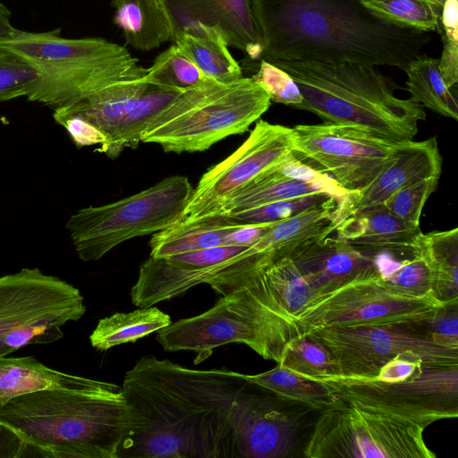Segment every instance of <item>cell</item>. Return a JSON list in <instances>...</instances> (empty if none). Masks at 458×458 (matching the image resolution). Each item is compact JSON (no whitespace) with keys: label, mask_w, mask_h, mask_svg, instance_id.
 <instances>
[{"label":"cell","mask_w":458,"mask_h":458,"mask_svg":"<svg viewBox=\"0 0 458 458\" xmlns=\"http://www.w3.org/2000/svg\"><path fill=\"white\" fill-rule=\"evenodd\" d=\"M171 26V39L199 24L217 27L229 47L261 60L263 41L251 0H159Z\"/></svg>","instance_id":"obj_15"},{"label":"cell","mask_w":458,"mask_h":458,"mask_svg":"<svg viewBox=\"0 0 458 458\" xmlns=\"http://www.w3.org/2000/svg\"><path fill=\"white\" fill-rule=\"evenodd\" d=\"M458 302L440 308L434 316L422 322L438 343L458 347Z\"/></svg>","instance_id":"obj_39"},{"label":"cell","mask_w":458,"mask_h":458,"mask_svg":"<svg viewBox=\"0 0 458 458\" xmlns=\"http://www.w3.org/2000/svg\"><path fill=\"white\" fill-rule=\"evenodd\" d=\"M278 363L310 379L338 375L337 367L330 353L307 335L292 339L284 347Z\"/></svg>","instance_id":"obj_32"},{"label":"cell","mask_w":458,"mask_h":458,"mask_svg":"<svg viewBox=\"0 0 458 458\" xmlns=\"http://www.w3.org/2000/svg\"><path fill=\"white\" fill-rule=\"evenodd\" d=\"M60 29H16L0 48L30 60L41 78L27 98L53 109L74 104L121 81L141 78L146 68L123 46L101 38H65Z\"/></svg>","instance_id":"obj_4"},{"label":"cell","mask_w":458,"mask_h":458,"mask_svg":"<svg viewBox=\"0 0 458 458\" xmlns=\"http://www.w3.org/2000/svg\"><path fill=\"white\" fill-rule=\"evenodd\" d=\"M433 1L435 4H437V5H439L440 7L443 6V4L445 2V0H431Z\"/></svg>","instance_id":"obj_44"},{"label":"cell","mask_w":458,"mask_h":458,"mask_svg":"<svg viewBox=\"0 0 458 458\" xmlns=\"http://www.w3.org/2000/svg\"><path fill=\"white\" fill-rule=\"evenodd\" d=\"M293 153V128L259 120L233 153L203 174L178 222L218 215L241 189Z\"/></svg>","instance_id":"obj_14"},{"label":"cell","mask_w":458,"mask_h":458,"mask_svg":"<svg viewBox=\"0 0 458 458\" xmlns=\"http://www.w3.org/2000/svg\"><path fill=\"white\" fill-rule=\"evenodd\" d=\"M296 82L302 102L324 123L353 127L392 141L412 140L425 121L421 106L394 93L393 82L377 66L351 62L278 60L270 62Z\"/></svg>","instance_id":"obj_3"},{"label":"cell","mask_w":458,"mask_h":458,"mask_svg":"<svg viewBox=\"0 0 458 458\" xmlns=\"http://www.w3.org/2000/svg\"><path fill=\"white\" fill-rule=\"evenodd\" d=\"M303 335L327 349L337 367L336 376L372 377L405 353L417 354L430 364H458V347L436 341L423 323L318 327Z\"/></svg>","instance_id":"obj_12"},{"label":"cell","mask_w":458,"mask_h":458,"mask_svg":"<svg viewBox=\"0 0 458 458\" xmlns=\"http://www.w3.org/2000/svg\"><path fill=\"white\" fill-rule=\"evenodd\" d=\"M12 352H13L9 348L0 344V357L6 356Z\"/></svg>","instance_id":"obj_43"},{"label":"cell","mask_w":458,"mask_h":458,"mask_svg":"<svg viewBox=\"0 0 458 458\" xmlns=\"http://www.w3.org/2000/svg\"><path fill=\"white\" fill-rule=\"evenodd\" d=\"M369 251L379 276L393 290L413 296L433 293L431 270L416 244L411 249Z\"/></svg>","instance_id":"obj_26"},{"label":"cell","mask_w":458,"mask_h":458,"mask_svg":"<svg viewBox=\"0 0 458 458\" xmlns=\"http://www.w3.org/2000/svg\"><path fill=\"white\" fill-rule=\"evenodd\" d=\"M28 444L6 424L0 422V458H23Z\"/></svg>","instance_id":"obj_41"},{"label":"cell","mask_w":458,"mask_h":458,"mask_svg":"<svg viewBox=\"0 0 458 458\" xmlns=\"http://www.w3.org/2000/svg\"><path fill=\"white\" fill-rule=\"evenodd\" d=\"M263 41L261 60H314L404 71L431 41L429 32L389 22L361 0H251Z\"/></svg>","instance_id":"obj_1"},{"label":"cell","mask_w":458,"mask_h":458,"mask_svg":"<svg viewBox=\"0 0 458 458\" xmlns=\"http://www.w3.org/2000/svg\"><path fill=\"white\" fill-rule=\"evenodd\" d=\"M173 41L208 78L230 84L242 78V70L233 57L222 31L216 26L199 24L178 34Z\"/></svg>","instance_id":"obj_22"},{"label":"cell","mask_w":458,"mask_h":458,"mask_svg":"<svg viewBox=\"0 0 458 458\" xmlns=\"http://www.w3.org/2000/svg\"><path fill=\"white\" fill-rule=\"evenodd\" d=\"M291 259L310 286L312 295L377 269L369 250L354 247L335 230L309 242Z\"/></svg>","instance_id":"obj_16"},{"label":"cell","mask_w":458,"mask_h":458,"mask_svg":"<svg viewBox=\"0 0 458 458\" xmlns=\"http://www.w3.org/2000/svg\"><path fill=\"white\" fill-rule=\"evenodd\" d=\"M172 323L168 314L150 306L127 313H114L100 319L89 335L95 349H108L127 343H134Z\"/></svg>","instance_id":"obj_28"},{"label":"cell","mask_w":458,"mask_h":458,"mask_svg":"<svg viewBox=\"0 0 458 458\" xmlns=\"http://www.w3.org/2000/svg\"><path fill=\"white\" fill-rule=\"evenodd\" d=\"M244 377L284 401L317 410L330 407L339 399L325 384L304 377L279 363L268 371Z\"/></svg>","instance_id":"obj_29"},{"label":"cell","mask_w":458,"mask_h":458,"mask_svg":"<svg viewBox=\"0 0 458 458\" xmlns=\"http://www.w3.org/2000/svg\"><path fill=\"white\" fill-rule=\"evenodd\" d=\"M250 78L268 94L271 102L295 109L302 102L301 93L291 75L268 61L260 60Z\"/></svg>","instance_id":"obj_37"},{"label":"cell","mask_w":458,"mask_h":458,"mask_svg":"<svg viewBox=\"0 0 458 458\" xmlns=\"http://www.w3.org/2000/svg\"><path fill=\"white\" fill-rule=\"evenodd\" d=\"M438 32L443 49L438 58L441 75L448 88L458 84V0H445L439 19Z\"/></svg>","instance_id":"obj_36"},{"label":"cell","mask_w":458,"mask_h":458,"mask_svg":"<svg viewBox=\"0 0 458 458\" xmlns=\"http://www.w3.org/2000/svg\"><path fill=\"white\" fill-rule=\"evenodd\" d=\"M97 382V379L53 369L32 357H0V407L23 394L55 389H85Z\"/></svg>","instance_id":"obj_19"},{"label":"cell","mask_w":458,"mask_h":458,"mask_svg":"<svg viewBox=\"0 0 458 458\" xmlns=\"http://www.w3.org/2000/svg\"><path fill=\"white\" fill-rule=\"evenodd\" d=\"M114 23L125 45L141 51L155 49L171 39V26L159 0H111Z\"/></svg>","instance_id":"obj_24"},{"label":"cell","mask_w":458,"mask_h":458,"mask_svg":"<svg viewBox=\"0 0 458 458\" xmlns=\"http://www.w3.org/2000/svg\"><path fill=\"white\" fill-rule=\"evenodd\" d=\"M425 428L349 401L322 410L307 441V458H434Z\"/></svg>","instance_id":"obj_8"},{"label":"cell","mask_w":458,"mask_h":458,"mask_svg":"<svg viewBox=\"0 0 458 458\" xmlns=\"http://www.w3.org/2000/svg\"><path fill=\"white\" fill-rule=\"evenodd\" d=\"M293 131L294 155L349 193L374 180L404 142L344 125L299 124Z\"/></svg>","instance_id":"obj_13"},{"label":"cell","mask_w":458,"mask_h":458,"mask_svg":"<svg viewBox=\"0 0 458 458\" xmlns=\"http://www.w3.org/2000/svg\"><path fill=\"white\" fill-rule=\"evenodd\" d=\"M361 3L391 23L427 32L439 30L442 7L431 0H361Z\"/></svg>","instance_id":"obj_31"},{"label":"cell","mask_w":458,"mask_h":458,"mask_svg":"<svg viewBox=\"0 0 458 458\" xmlns=\"http://www.w3.org/2000/svg\"><path fill=\"white\" fill-rule=\"evenodd\" d=\"M439 176L413 181L392 193L383 203L390 212L413 227H420L423 208L437 190Z\"/></svg>","instance_id":"obj_35"},{"label":"cell","mask_w":458,"mask_h":458,"mask_svg":"<svg viewBox=\"0 0 458 458\" xmlns=\"http://www.w3.org/2000/svg\"><path fill=\"white\" fill-rule=\"evenodd\" d=\"M143 79L182 91L215 81L207 77L175 44L156 57L151 66L146 69Z\"/></svg>","instance_id":"obj_30"},{"label":"cell","mask_w":458,"mask_h":458,"mask_svg":"<svg viewBox=\"0 0 458 458\" xmlns=\"http://www.w3.org/2000/svg\"><path fill=\"white\" fill-rule=\"evenodd\" d=\"M416 248L431 270L435 296L445 304L458 302V228L420 232Z\"/></svg>","instance_id":"obj_25"},{"label":"cell","mask_w":458,"mask_h":458,"mask_svg":"<svg viewBox=\"0 0 458 458\" xmlns=\"http://www.w3.org/2000/svg\"><path fill=\"white\" fill-rule=\"evenodd\" d=\"M0 422L28 444L25 457L117 458L131 424L122 386L23 394L0 407Z\"/></svg>","instance_id":"obj_2"},{"label":"cell","mask_w":458,"mask_h":458,"mask_svg":"<svg viewBox=\"0 0 458 458\" xmlns=\"http://www.w3.org/2000/svg\"><path fill=\"white\" fill-rule=\"evenodd\" d=\"M144 80V79H143ZM183 91L148 82L131 98L117 123L110 143L100 152L117 157L126 148H135L152 122Z\"/></svg>","instance_id":"obj_20"},{"label":"cell","mask_w":458,"mask_h":458,"mask_svg":"<svg viewBox=\"0 0 458 458\" xmlns=\"http://www.w3.org/2000/svg\"><path fill=\"white\" fill-rule=\"evenodd\" d=\"M314 193H327L338 198L351 194L337 182L322 183L296 179L283 174L274 165L235 193L218 215Z\"/></svg>","instance_id":"obj_21"},{"label":"cell","mask_w":458,"mask_h":458,"mask_svg":"<svg viewBox=\"0 0 458 458\" xmlns=\"http://www.w3.org/2000/svg\"><path fill=\"white\" fill-rule=\"evenodd\" d=\"M441 171L442 157L436 137L404 141L374 180L344 199L339 219L355 210L382 204L395 191L413 181L428 176L440 177Z\"/></svg>","instance_id":"obj_17"},{"label":"cell","mask_w":458,"mask_h":458,"mask_svg":"<svg viewBox=\"0 0 458 458\" xmlns=\"http://www.w3.org/2000/svg\"><path fill=\"white\" fill-rule=\"evenodd\" d=\"M11 16V11L0 1V40L12 37L16 30L10 22Z\"/></svg>","instance_id":"obj_42"},{"label":"cell","mask_w":458,"mask_h":458,"mask_svg":"<svg viewBox=\"0 0 458 458\" xmlns=\"http://www.w3.org/2000/svg\"><path fill=\"white\" fill-rule=\"evenodd\" d=\"M192 190L188 177L171 175L115 202L78 210L65 225L78 257L97 261L123 242L174 225Z\"/></svg>","instance_id":"obj_7"},{"label":"cell","mask_w":458,"mask_h":458,"mask_svg":"<svg viewBox=\"0 0 458 458\" xmlns=\"http://www.w3.org/2000/svg\"><path fill=\"white\" fill-rule=\"evenodd\" d=\"M271 105L268 94L251 78L212 81L184 90L143 132L140 141L165 152H199L231 135L242 134Z\"/></svg>","instance_id":"obj_5"},{"label":"cell","mask_w":458,"mask_h":458,"mask_svg":"<svg viewBox=\"0 0 458 458\" xmlns=\"http://www.w3.org/2000/svg\"><path fill=\"white\" fill-rule=\"evenodd\" d=\"M55 121L63 126L79 148L96 144L103 145L106 136L87 120L65 112L61 107L54 109Z\"/></svg>","instance_id":"obj_38"},{"label":"cell","mask_w":458,"mask_h":458,"mask_svg":"<svg viewBox=\"0 0 458 458\" xmlns=\"http://www.w3.org/2000/svg\"><path fill=\"white\" fill-rule=\"evenodd\" d=\"M240 225L225 215L177 222L152 235L148 243L149 256L166 258L224 245L225 237Z\"/></svg>","instance_id":"obj_23"},{"label":"cell","mask_w":458,"mask_h":458,"mask_svg":"<svg viewBox=\"0 0 458 458\" xmlns=\"http://www.w3.org/2000/svg\"><path fill=\"white\" fill-rule=\"evenodd\" d=\"M40 78V71L30 60L0 48V101L27 97Z\"/></svg>","instance_id":"obj_34"},{"label":"cell","mask_w":458,"mask_h":458,"mask_svg":"<svg viewBox=\"0 0 458 458\" xmlns=\"http://www.w3.org/2000/svg\"><path fill=\"white\" fill-rule=\"evenodd\" d=\"M411 99L445 117L458 119L457 89L448 88L438 67V58L420 55L404 69Z\"/></svg>","instance_id":"obj_27"},{"label":"cell","mask_w":458,"mask_h":458,"mask_svg":"<svg viewBox=\"0 0 458 458\" xmlns=\"http://www.w3.org/2000/svg\"><path fill=\"white\" fill-rule=\"evenodd\" d=\"M332 197L335 196L327 193H314L223 215L241 225L274 224L296 216L306 210L317 208L326 203Z\"/></svg>","instance_id":"obj_33"},{"label":"cell","mask_w":458,"mask_h":458,"mask_svg":"<svg viewBox=\"0 0 458 458\" xmlns=\"http://www.w3.org/2000/svg\"><path fill=\"white\" fill-rule=\"evenodd\" d=\"M338 398L411 421L424 428L458 416V364L424 365L413 375L394 381L374 377L325 376Z\"/></svg>","instance_id":"obj_11"},{"label":"cell","mask_w":458,"mask_h":458,"mask_svg":"<svg viewBox=\"0 0 458 458\" xmlns=\"http://www.w3.org/2000/svg\"><path fill=\"white\" fill-rule=\"evenodd\" d=\"M86 310L78 288L38 268L0 276V344L13 352L52 344L64 336L62 327Z\"/></svg>","instance_id":"obj_9"},{"label":"cell","mask_w":458,"mask_h":458,"mask_svg":"<svg viewBox=\"0 0 458 458\" xmlns=\"http://www.w3.org/2000/svg\"><path fill=\"white\" fill-rule=\"evenodd\" d=\"M272 225H240L225 237L224 245L250 247L269 230Z\"/></svg>","instance_id":"obj_40"},{"label":"cell","mask_w":458,"mask_h":458,"mask_svg":"<svg viewBox=\"0 0 458 458\" xmlns=\"http://www.w3.org/2000/svg\"><path fill=\"white\" fill-rule=\"evenodd\" d=\"M335 232L358 249L379 250L414 248L420 230L379 204L349 213L337 221Z\"/></svg>","instance_id":"obj_18"},{"label":"cell","mask_w":458,"mask_h":458,"mask_svg":"<svg viewBox=\"0 0 458 458\" xmlns=\"http://www.w3.org/2000/svg\"><path fill=\"white\" fill-rule=\"evenodd\" d=\"M445 305L433 293L413 296L393 290L376 269L313 294L293 327L299 336L318 327L422 323Z\"/></svg>","instance_id":"obj_10"},{"label":"cell","mask_w":458,"mask_h":458,"mask_svg":"<svg viewBox=\"0 0 458 458\" xmlns=\"http://www.w3.org/2000/svg\"><path fill=\"white\" fill-rule=\"evenodd\" d=\"M293 338L281 318L247 287L227 293L201 314L172 322L157 335L165 351L196 352L195 364L228 344H246L263 359L278 363Z\"/></svg>","instance_id":"obj_6"}]
</instances>
